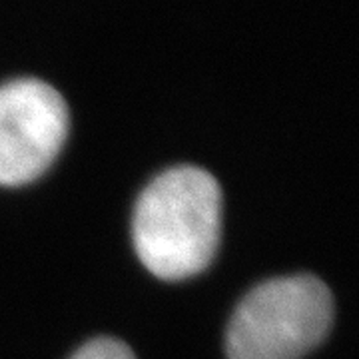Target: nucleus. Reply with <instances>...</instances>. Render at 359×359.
I'll use <instances>...</instances> for the list:
<instances>
[{
    "instance_id": "f257e3e1",
    "label": "nucleus",
    "mask_w": 359,
    "mask_h": 359,
    "mask_svg": "<svg viewBox=\"0 0 359 359\" xmlns=\"http://www.w3.org/2000/svg\"><path fill=\"white\" fill-rule=\"evenodd\" d=\"M222 192L205 170H168L142 192L134 210V248L156 278L178 282L204 271L216 256Z\"/></svg>"
},
{
    "instance_id": "f03ea898",
    "label": "nucleus",
    "mask_w": 359,
    "mask_h": 359,
    "mask_svg": "<svg viewBox=\"0 0 359 359\" xmlns=\"http://www.w3.org/2000/svg\"><path fill=\"white\" fill-rule=\"evenodd\" d=\"M334 299L311 276L257 285L233 311L226 335L228 359H299L327 335Z\"/></svg>"
},
{
    "instance_id": "7ed1b4c3",
    "label": "nucleus",
    "mask_w": 359,
    "mask_h": 359,
    "mask_svg": "<svg viewBox=\"0 0 359 359\" xmlns=\"http://www.w3.org/2000/svg\"><path fill=\"white\" fill-rule=\"evenodd\" d=\"M70 116L65 98L40 80L0 86V186L42 176L65 146Z\"/></svg>"
},
{
    "instance_id": "20e7f679",
    "label": "nucleus",
    "mask_w": 359,
    "mask_h": 359,
    "mask_svg": "<svg viewBox=\"0 0 359 359\" xmlns=\"http://www.w3.org/2000/svg\"><path fill=\"white\" fill-rule=\"evenodd\" d=\"M72 359H136L128 346L110 337L94 339L78 351Z\"/></svg>"
}]
</instances>
